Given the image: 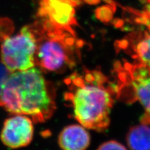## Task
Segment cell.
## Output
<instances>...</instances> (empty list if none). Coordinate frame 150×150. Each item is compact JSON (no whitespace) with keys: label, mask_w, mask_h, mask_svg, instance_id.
<instances>
[{"label":"cell","mask_w":150,"mask_h":150,"mask_svg":"<svg viewBox=\"0 0 150 150\" xmlns=\"http://www.w3.org/2000/svg\"><path fill=\"white\" fill-rule=\"evenodd\" d=\"M98 149H126V148L123 144L116 141H108L101 144L98 147Z\"/></svg>","instance_id":"12"},{"label":"cell","mask_w":150,"mask_h":150,"mask_svg":"<svg viewBox=\"0 0 150 150\" xmlns=\"http://www.w3.org/2000/svg\"><path fill=\"white\" fill-rule=\"evenodd\" d=\"M58 144L66 150L85 149L90 144V137L83 126L69 125L60 133Z\"/></svg>","instance_id":"8"},{"label":"cell","mask_w":150,"mask_h":150,"mask_svg":"<svg viewBox=\"0 0 150 150\" xmlns=\"http://www.w3.org/2000/svg\"><path fill=\"white\" fill-rule=\"evenodd\" d=\"M37 40L35 63L41 69L62 72L76 62V43L73 31L33 25Z\"/></svg>","instance_id":"3"},{"label":"cell","mask_w":150,"mask_h":150,"mask_svg":"<svg viewBox=\"0 0 150 150\" xmlns=\"http://www.w3.org/2000/svg\"><path fill=\"white\" fill-rule=\"evenodd\" d=\"M145 11L147 13L146 11ZM149 28V31L145 32L144 35L133 45V52L134 58L138 63L150 67V26Z\"/></svg>","instance_id":"10"},{"label":"cell","mask_w":150,"mask_h":150,"mask_svg":"<svg viewBox=\"0 0 150 150\" xmlns=\"http://www.w3.org/2000/svg\"><path fill=\"white\" fill-rule=\"evenodd\" d=\"M119 74H121L122 86L131 88L135 100L142 105L150 119V67L138 63H128L121 68Z\"/></svg>","instance_id":"6"},{"label":"cell","mask_w":150,"mask_h":150,"mask_svg":"<svg viewBox=\"0 0 150 150\" xmlns=\"http://www.w3.org/2000/svg\"><path fill=\"white\" fill-rule=\"evenodd\" d=\"M126 142L131 149H150V127L146 125L133 126L126 136Z\"/></svg>","instance_id":"9"},{"label":"cell","mask_w":150,"mask_h":150,"mask_svg":"<svg viewBox=\"0 0 150 150\" xmlns=\"http://www.w3.org/2000/svg\"><path fill=\"white\" fill-rule=\"evenodd\" d=\"M33 133L32 119L23 115H16L4 121L1 132V139L9 148L25 147L31 143Z\"/></svg>","instance_id":"7"},{"label":"cell","mask_w":150,"mask_h":150,"mask_svg":"<svg viewBox=\"0 0 150 150\" xmlns=\"http://www.w3.org/2000/svg\"><path fill=\"white\" fill-rule=\"evenodd\" d=\"M81 0H38L36 21L48 28L71 31L76 25V8Z\"/></svg>","instance_id":"5"},{"label":"cell","mask_w":150,"mask_h":150,"mask_svg":"<svg viewBox=\"0 0 150 150\" xmlns=\"http://www.w3.org/2000/svg\"><path fill=\"white\" fill-rule=\"evenodd\" d=\"M8 76V71L4 66L0 64V93L3 84Z\"/></svg>","instance_id":"13"},{"label":"cell","mask_w":150,"mask_h":150,"mask_svg":"<svg viewBox=\"0 0 150 150\" xmlns=\"http://www.w3.org/2000/svg\"><path fill=\"white\" fill-rule=\"evenodd\" d=\"M67 80L69 91L66 99L71 103L74 118L87 129H106L110 123V115L118 93L117 86L112 85L97 70L74 73Z\"/></svg>","instance_id":"1"},{"label":"cell","mask_w":150,"mask_h":150,"mask_svg":"<svg viewBox=\"0 0 150 150\" xmlns=\"http://www.w3.org/2000/svg\"><path fill=\"white\" fill-rule=\"evenodd\" d=\"M13 24L11 21L7 18H0V40L5 39L13 31Z\"/></svg>","instance_id":"11"},{"label":"cell","mask_w":150,"mask_h":150,"mask_svg":"<svg viewBox=\"0 0 150 150\" xmlns=\"http://www.w3.org/2000/svg\"><path fill=\"white\" fill-rule=\"evenodd\" d=\"M0 106L35 122L48 120L55 110L54 93L41 69L33 67L8 75L0 93Z\"/></svg>","instance_id":"2"},{"label":"cell","mask_w":150,"mask_h":150,"mask_svg":"<svg viewBox=\"0 0 150 150\" xmlns=\"http://www.w3.org/2000/svg\"><path fill=\"white\" fill-rule=\"evenodd\" d=\"M37 40L33 25L23 27L15 36L7 37L1 46V59L9 72L35 67Z\"/></svg>","instance_id":"4"}]
</instances>
